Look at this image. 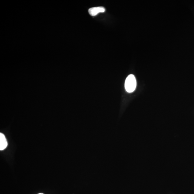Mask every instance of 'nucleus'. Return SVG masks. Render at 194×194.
Instances as JSON below:
<instances>
[{"label":"nucleus","instance_id":"nucleus-1","mask_svg":"<svg viewBox=\"0 0 194 194\" xmlns=\"http://www.w3.org/2000/svg\"><path fill=\"white\" fill-rule=\"evenodd\" d=\"M137 82L136 79L133 75H130L126 78L125 82V87L127 92L131 93L136 88Z\"/></svg>","mask_w":194,"mask_h":194},{"label":"nucleus","instance_id":"nucleus-3","mask_svg":"<svg viewBox=\"0 0 194 194\" xmlns=\"http://www.w3.org/2000/svg\"><path fill=\"white\" fill-rule=\"evenodd\" d=\"M8 145L7 139L5 135L2 133H0V150H4Z\"/></svg>","mask_w":194,"mask_h":194},{"label":"nucleus","instance_id":"nucleus-2","mask_svg":"<svg viewBox=\"0 0 194 194\" xmlns=\"http://www.w3.org/2000/svg\"><path fill=\"white\" fill-rule=\"evenodd\" d=\"M105 9L103 7H92L89 9V12L90 15L94 16L100 13L105 12Z\"/></svg>","mask_w":194,"mask_h":194},{"label":"nucleus","instance_id":"nucleus-4","mask_svg":"<svg viewBox=\"0 0 194 194\" xmlns=\"http://www.w3.org/2000/svg\"><path fill=\"white\" fill-rule=\"evenodd\" d=\"M38 194H44L42 193H40Z\"/></svg>","mask_w":194,"mask_h":194}]
</instances>
